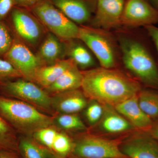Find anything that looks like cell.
Segmentation results:
<instances>
[{
	"mask_svg": "<svg viewBox=\"0 0 158 158\" xmlns=\"http://www.w3.org/2000/svg\"><path fill=\"white\" fill-rule=\"evenodd\" d=\"M82 91L87 98L115 106L138 95L142 88L138 81L120 71L99 67L82 71Z\"/></svg>",
	"mask_w": 158,
	"mask_h": 158,
	"instance_id": "1",
	"label": "cell"
},
{
	"mask_svg": "<svg viewBox=\"0 0 158 158\" xmlns=\"http://www.w3.org/2000/svg\"><path fill=\"white\" fill-rule=\"evenodd\" d=\"M0 116L15 131L27 135L43 128L53 126L52 117L41 113L37 108L19 100L0 95Z\"/></svg>",
	"mask_w": 158,
	"mask_h": 158,
	"instance_id": "2",
	"label": "cell"
},
{
	"mask_svg": "<svg viewBox=\"0 0 158 158\" xmlns=\"http://www.w3.org/2000/svg\"><path fill=\"white\" fill-rule=\"evenodd\" d=\"M120 43L126 68L144 86L158 90V59L140 41L123 38Z\"/></svg>",
	"mask_w": 158,
	"mask_h": 158,
	"instance_id": "3",
	"label": "cell"
},
{
	"mask_svg": "<svg viewBox=\"0 0 158 158\" xmlns=\"http://www.w3.org/2000/svg\"><path fill=\"white\" fill-rule=\"evenodd\" d=\"M31 9L57 37L65 40L78 39L80 27L48 0H40Z\"/></svg>",
	"mask_w": 158,
	"mask_h": 158,
	"instance_id": "4",
	"label": "cell"
},
{
	"mask_svg": "<svg viewBox=\"0 0 158 158\" xmlns=\"http://www.w3.org/2000/svg\"><path fill=\"white\" fill-rule=\"evenodd\" d=\"M0 92L1 95L26 102L38 109L53 110L52 97L31 81L18 79L3 82L0 84Z\"/></svg>",
	"mask_w": 158,
	"mask_h": 158,
	"instance_id": "5",
	"label": "cell"
},
{
	"mask_svg": "<svg viewBox=\"0 0 158 158\" xmlns=\"http://www.w3.org/2000/svg\"><path fill=\"white\" fill-rule=\"evenodd\" d=\"M73 144L72 154L76 158H127L115 140L88 135L77 138Z\"/></svg>",
	"mask_w": 158,
	"mask_h": 158,
	"instance_id": "6",
	"label": "cell"
},
{
	"mask_svg": "<svg viewBox=\"0 0 158 158\" xmlns=\"http://www.w3.org/2000/svg\"><path fill=\"white\" fill-rule=\"evenodd\" d=\"M3 59L11 63L26 80L34 81L38 69L43 66L42 61L23 44L14 38L12 45Z\"/></svg>",
	"mask_w": 158,
	"mask_h": 158,
	"instance_id": "7",
	"label": "cell"
},
{
	"mask_svg": "<svg viewBox=\"0 0 158 158\" xmlns=\"http://www.w3.org/2000/svg\"><path fill=\"white\" fill-rule=\"evenodd\" d=\"M158 23V10L148 0H127L125 2L121 25L143 27Z\"/></svg>",
	"mask_w": 158,
	"mask_h": 158,
	"instance_id": "8",
	"label": "cell"
},
{
	"mask_svg": "<svg viewBox=\"0 0 158 158\" xmlns=\"http://www.w3.org/2000/svg\"><path fill=\"white\" fill-rule=\"evenodd\" d=\"M78 39L88 46L98 59L101 67L112 69L116 64L115 52L111 42L98 31L80 27Z\"/></svg>",
	"mask_w": 158,
	"mask_h": 158,
	"instance_id": "9",
	"label": "cell"
},
{
	"mask_svg": "<svg viewBox=\"0 0 158 158\" xmlns=\"http://www.w3.org/2000/svg\"><path fill=\"white\" fill-rule=\"evenodd\" d=\"M27 9L15 6L7 18H9L12 28L20 37L34 44L40 38L41 29L34 15Z\"/></svg>",
	"mask_w": 158,
	"mask_h": 158,
	"instance_id": "10",
	"label": "cell"
},
{
	"mask_svg": "<svg viewBox=\"0 0 158 158\" xmlns=\"http://www.w3.org/2000/svg\"><path fill=\"white\" fill-rule=\"evenodd\" d=\"M119 148L127 158H158V142L147 132L139 131Z\"/></svg>",
	"mask_w": 158,
	"mask_h": 158,
	"instance_id": "11",
	"label": "cell"
},
{
	"mask_svg": "<svg viewBox=\"0 0 158 158\" xmlns=\"http://www.w3.org/2000/svg\"><path fill=\"white\" fill-rule=\"evenodd\" d=\"M125 0H96L94 25L106 30L121 25Z\"/></svg>",
	"mask_w": 158,
	"mask_h": 158,
	"instance_id": "12",
	"label": "cell"
},
{
	"mask_svg": "<svg viewBox=\"0 0 158 158\" xmlns=\"http://www.w3.org/2000/svg\"><path fill=\"white\" fill-rule=\"evenodd\" d=\"M76 23H84L95 11L96 0H48Z\"/></svg>",
	"mask_w": 158,
	"mask_h": 158,
	"instance_id": "13",
	"label": "cell"
},
{
	"mask_svg": "<svg viewBox=\"0 0 158 158\" xmlns=\"http://www.w3.org/2000/svg\"><path fill=\"white\" fill-rule=\"evenodd\" d=\"M52 98L53 110L60 114H77L88 105L87 98L78 89L56 94Z\"/></svg>",
	"mask_w": 158,
	"mask_h": 158,
	"instance_id": "14",
	"label": "cell"
},
{
	"mask_svg": "<svg viewBox=\"0 0 158 158\" xmlns=\"http://www.w3.org/2000/svg\"><path fill=\"white\" fill-rule=\"evenodd\" d=\"M138 95L126 100L114 107L136 129L147 132L153 121L141 110L138 103Z\"/></svg>",
	"mask_w": 158,
	"mask_h": 158,
	"instance_id": "15",
	"label": "cell"
},
{
	"mask_svg": "<svg viewBox=\"0 0 158 158\" xmlns=\"http://www.w3.org/2000/svg\"><path fill=\"white\" fill-rule=\"evenodd\" d=\"M103 113L98 123L101 129L109 134L126 132L136 129L132 125L120 114L114 106L102 105Z\"/></svg>",
	"mask_w": 158,
	"mask_h": 158,
	"instance_id": "16",
	"label": "cell"
},
{
	"mask_svg": "<svg viewBox=\"0 0 158 158\" xmlns=\"http://www.w3.org/2000/svg\"><path fill=\"white\" fill-rule=\"evenodd\" d=\"M83 74L74 63L50 86L46 88L48 93L54 94L81 88Z\"/></svg>",
	"mask_w": 158,
	"mask_h": 158,
	"instance_id": "17",
	"label": "cell"
},
{
	"mask_svg": "<svg viewBox=\"0 0 158 158\" xmlns=\"http://www.w3.org/2000/svg\"><path fill=\"white\" fill-rule=\"evenodd\" d=\"M73 64V62L69 59L59 60L52 65L42 66L36 73L33 82L46 89Z\"/></svg>",
	"mask_w": 158,
	"mask_h": 158,
	"instance_id": "18",
	"label": "cell"
},
{
	"mask_svg": "<svg viewBox=\"0 0 158 158\" xmlns=\"http://www.w3.org/2000/svg\"><path fill=\"white\" fill-rule=\"evenodd\" d=\"M63 52V46L58 37L50 33L40 46L39 57L43 62L51 65L59 61Z\"/></svg>",
	"mask_w": 158,
	"mask_h": 158,
	"instance_id": "19",
	"label": "cell"
},
{
	"mask_svg": "<svg viewBox=\"0 0 158 158\" xmlns=\"http://www.w3.org/2000/svg\"><path fill=\"white\" fill-rule=\"evenodd\" d=\"M18 152L21 158H51L52 153L33 138L19 139Z\"/></svg>",
	"mask_w": 158,
	"mask_h": 158,
	"instance_id": "20",
	"label": "cell"
},
{
	"mask_svg": "<svg viewBox=\"0 0 158 158\" xmlns=\"http://www.w3.org/2000/svg\"><path fill=\"white\" fill-rule=\"evenodd\" d=\"M141 110L153 121L158 119V90L141 89L138 95Z\"/></svg>",
	"mask_w": 158,
	"mask_h": 158,
	"instance_id": "21",
	"label": "cell"
},
{
	"mask_svg": "<svg viewBox=\"0 0 158 158\" xmlns=\"http://www.w3.org/2000/svg\"><path fill=\"white\" fill-rule=\"evenodd\" d=\"M68 48L67 53L70 59L77 66L87 69L94 65V60L89 51L80 44H72Z\"/></svg>",
	"mask_w": 158,
	"mask_h": 158,
	"instance_id": "22",
	"label": "cell"
},
{
	"mask_svg": "<svg viewBox=\"0 0 158 158\" xmlns=\"http://www.w3.org/2000/svg\"><path fill=\"white\" fill-rule=\"evenodd\" d=\"M18 141L15 130L0 116V150L18 152Z\"/></svg>",
	"mask_w": 158,
	"mask_h": 158,
	"instance_id": "23",
	"label": "cell"
},
{
	"mask_svg": "<svg viewBox=\"0 0 158 158\" xmlns=\"http://www.w3.org/2000/svg\"><path fill=\"white\" fill-rule=\"evenodd\" d=\"M73 145V141L69 136L59 131L53 144L51 152L58 156L66 157L72 154Z\"/></svg>",
	"mask_w": 158,
	"mask_h": 158,
	"instance_id": "24",
	"label": "cell"
},
{
	"mask_svg": "<svg viewBox=\"0 0 158 158\" xmlns=\"http://www.w3.org/2000/svg\"><path fill=\"white\" fill-rule=\"evenodd\" d=\"M59 127L68 131H82L86 129V126L77 114H60L56 118Z\"/></svg>",
	"mask_w": 158,
	"mask_h": 158,
	"instance_id": "25",
	"label": "cell"
},
{
	"mask_svg": "<svg viewBox=\"0 0 158 158\" xmlns=\"http://www.w3.org/2000/svg\"><path fill=\"white\" fill-rule=\"evenodd\" d=\"M58 131L53 126L43 128L33 134V138L51 152Z\"/></svg>",
	"mask_w": 158,
	"mask_h": 158,
	"instance_id": "26",
	"label": "cell"
},
{
	"mask_svg": "<svg viewBox=\"0 0 158 158\" xmlns=\"http://www.w3.org/2000/svg\"><path fill=\"white\" fill-rule=\"evenodd\" d=\"M4 21H0V57L2 58L11 48L14 39Z\"/></svg>",
	"mask_w": 158,
	"mask_h": 158,
	"instance_id": "27",
	"label": "cell"
},
{
	"mask_svg": "<svg viewBox=\"0 0 158 158\" xmlns=\"http://www.w3.org/2000/svg\"><path fill=\"white\" fill-rule=\"evenodd\" d=\"M91 102L86 107L85 115L89 123L94 125L100 121L103 113V107L102 105L96 101L91 100Z\"/></svg>",
	"mask_w": 158,
	"mask_h": 158,
	"instance_id": "28",
	"label": "cell"
},
{
	"mask_svg": "<svg viewBox=\"0 0 158 158\" xmlns=\"http://www.w3.org/2000/svg\"><path fill=\"white\" fill-rule=\"evenodd\" d=\"M21 77V75L11 63L0 58V84Z\"/></svg>",
	"mask_w": 158,
	"mask_h": 158,
	"instance_id": "29",
	"label": "cell"
},
{
	"mask_svg": "<svg viewBox=\"0 0 158 158\" xmlns=\"http://www.w3.org/2000/svg\"><path fill=\"white\" fill-rule=\"evenodd\" d=\"M15 6L14 0H0V21L5 20Z\"/></svg>",
	"mask_w": 158,
	"mask_h": 158,
	"instance_id": "30",
	"label": "cell"
},
{
	"mask_svg": "<svg viewBox=\"0 0 158 158\" xmlns=\"http://www.w3.org/2000/svg\"><path fill=\"white\" fill-rule=\"evenodd\" d=\"M152 40L156 52L158 59V27L156 25L148 26L144 27Z\"/></svg>",
	"mask_w": 158,
	"mask_h": 158,
	"instance_id": "31",
	"label": "cell"
},
{
	"mask_svg": "<svg viewBox=\"0 0 158 158\" xmlns=\"http://www.w3.org/2000/svg\"><path fill=\"white\" fill-rule=\"evenodd\" d=\"M40 0H14L15 6L31 9Z\"/></svg>",
	"mask_w": 158,
	"mask_h": 158,
	"instance_id": "32",
	"label": "cell"
},
{
	"mask_svg": "<svg viewBox=\"0 0 158 158\" xmlns=\"http://www.w3.org/2000/svg\"><path fill=\"white\" fill-rule=\"evenodd\" d=\"M0 158H21L17 152L0 150Z\"/></svg>",
	"mask_w": 158,
	"mask_h": 158,
	"instance_id": "33",
	"label": "cell"
},
{
	"mask_svg": "<svg viewBox=\"0 0 158 158\" xmlns=\"http://www.w3.org/2000/svg\"><path fill=\"white\" fill-rule=\"evenodd\" d=\"M147 132L158 142V119L153 121L152 124Z\"/></svg>",
	"mask_w": 158,
	"mask_h": 158,
	"instance_id": "34",
	"label": "cell"
},
{
	"mask_svg": "<svg viewBox=\"0 0 158 158\" xmlns=\"http://www.w3.org/2000/svg\"><path fill=\"white\" fill-rule=\"evenodd\" d=\"M157 10H158V0H148Z\"/></svg>",
	"mask_w": 158,
	"mask_h": 158,
	"instance_id": "35",
	"label": "cell"
},
{
	"mask_svg": "<svg viewBox=\"0 0 158 158\" xmlns=\"http://www.w3.org/2000/svg\"><path fill=\"white\" fill-rule=\"evenodd\" d=\"M51 158H76L75 157L74 158H70L69 156L66 157H62L58 156H57L55 155L52 154V156H51Z\"/></svg>",
	"mask_w": 158,
	"mask_h": 158,
	"instance_id": "36",
	"label": "cell"
}]
</instances>
